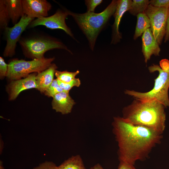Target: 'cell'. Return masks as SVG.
<instances>
[{
	"label": "cell",
	"mask_w": 169,
	"mask_h": 169,
	"mask_svg": "<svg viewBox=\"0 0 169 169\" xmlns=\"http://www.w3.org/2000/svg\"><path fill=\"white\" fill-rule=\"evenodd\" d=\"M112 125L118 143L119 160L131 165L145 160L162 138V134L157 131L133 124L122 117H114Z\"/></svg>",
	"instance_id": "1"
},
{
	"label": "cell",
	"mask_w": 169,
	"mask_h": 169,
	"mask_svg": "<svg viewBox=\"0 0 169 169\" xmlns=\"http://www.w3.org/2000/svg\"><path fill=\"white\" fill-rule=\"evenodd\" d=\"M165 107L156 100L135 99L124 108L122 117L133 124L146 127L162 134L166 126Z\"/></svg>",
	"instance_id": "2"
},
{
	"label": "cell",
	"mask_w": 169,
	"mask_h": 169,
	"mask_svg": "<svg viewBox=\"0 0 169 169\" xmlns=\"http://www.w3.org/2000/svg\"><path fill=\"white\" fill-rule=\"evenodd\" d=\"M117 1L113 0L104 10L99 13L86 12L79 13L68 10L69 15L72 16L86 36L90 49L92 50L93 51L94 49L99 33L115 13Z\"/></svg>",
	"instance_id": "3"
},
{
	"label": "cell",
	"mask_w": 169,
	"mask_h": 169,
	"mask_svg": "<svg viewBox=\"0 0 169 169\" xmlns=\"http://www.w3.org/2000/svg\"><path fill=\"white\" fill-rule=\"evenodd\" d=\"M18 42L24 55L32 59H44L46 52L55 49H64L72 53L59 39L48 35L36 34L21 37Z\"/></svg>",
	"instance_id": "4"
},
{
	"label": "cell",
	"mask_w": 169,
	"mask_h": 169,
	"mask_svg": "<svg viewBox=\"0 0 169 169\" xmlns=\"http://www.w3.org/2000/svg\"><path fill=\"white\" fill-rule=\"evenodd\" d=\"M148 70L151 73L155 71H158L159 73L158 76L155 79L153 89L145 92L126 90L125 91V94L140 100H156L165 107H169V72L164 71L158 65L154 64L148 67Z\"/></svg>",
	"instance_id": "5"
},
{
	"label": "cell",
	"mask_w": 169,
	"mask_h": 169,
	"mask_svg": "<svg viewBox=\"0 0 169 169\" xmlns=\"http://www.w3.org/2000/svg\"><path fill=\"white\" fill-rule=\"evenodd\" d=\"M55 58L35 59L30 61L13 59L9 61L6 77L13 80L25 78L32 73L41 72L48 68Z\"/></svg>",
	"instance_id": "6"
},
{
	"label": "cell",
	"mask_w": 169,
	"mask_h": 169,
	"mask_svg": "<svg viewBox=\"0 0 169 169\" xmlns=\"http://www.w3.org/2000/svg\"><path fill=\"white\" fill-rule=\"evenodd\" d=\"M168 8H157L149 4L145 11L150 23L153 35L159 45L166 33Z\"/></svg>",
	"instance_id": "7"
},
{
	"label": "cell",
	"mask_w": 169,
	"mask_h": 169,
	"mask_svg": "<svg viewBox=\"0 0 169 169\" xmlns=\"http://www.w3.org/2000/svg\"><path fill=\"white\" fill-rule=\"evenodd\" d=\"M34 19L24 15L13 27L8 26L4 29V36L6 40V44L3 53L4 57H12L15 54L17 44L21 34Z\"/></svg>",
	"instance_id": "8"
},
{
	"label": "cell",
	"mask_w": 169,
	"mask_h": 169,
	"mask_svg": "<svg viewBox=\"0 0 169 169\" xmlns=\"http://www.w3.org/2000/svg\"><path fill=\"white\" fill-rule=\"evenodd\" d=\"M58 9L55 13L50 16L36 18L29 24L28 28H33L38 25H44L52 29H60L77 41L71 29L67 25L65 19L69 15L68 9L63 7Z\"/></svg>",
	"instance_id": "9"
},
{
	"label": "cell",
	"mask_w": 169,
	"mask_h": 169,
	"mask_svg": "<svg viewBox=\"0 0 169 169\" xmlns=\"http://www.w3.org/2000/svg\"><path fill=\"white\" fill-rule=\"evenodd\" d=\"M24 15L35 18L47 17L52 8L51 3L46 0H22Z\"/></svg>",
	"instance_id": "10"
},
{
	"label": "cell",
	"mask_w": 169,
	"mask_h": 169,
	"mask_svg": "<svg viewBox=\"0 0 169 169\" xmlns=\"http://www.w3.org/2000/svg\"><path fill=\"white\" fill-rule=\"evenodd\" d=\"M36 73H33L23 79L12 80L7 88L9 100L15 99L20 93L23 90L32 88L37 89L36 81Z\"/></svg>",
	"instance_id": "11"
},
{
	"label": "cell",
	"mask_w": 169,
	"mask_h": 169,
	"mask_svg": "<svg viewBox=\"0 0 169 169\" xmlns=\"http://www.w3.org/2000/svg\"><path fill=\"white\" fill-rule=\"evenodd\" d=\"M131 0H118L115 12L113 16L114 22L112 26L111 44H116L122 38L121 33L119 30L121 20L124 14L130 9Z\"/></svg>",
	"instance_id": "12"
},
{
	"label": "cell",
	"mask_w": 169,
	"mask_h": 169,
	"mask_svg": "<svg viewBox=\"0 0 169 169\" xmlns=\"http://www.w3.org/2000/svg\"><path fill=\"white\" fill-rule=\"evenodd\" d=\"M142 52L144 57L145 62L147 63L153 55L159 56L161 49L159 45L155 39L150 28L147 29L142 35Z\"/></svg>",
	"instance_id": "13"
},
{
	"label": "cell",
	"mask_w": 169,
	"mask_h": 169,
	"mask_svg": "<svg viewBox=\"0 0 169 169\" xmlns=\"http://www.w3.org/2000/svg\"><path fill=\"white\" fill-rule=\"evenodd\" d=\"M52 102L53 109L63 115L70 113L75 103L69 95V92L63 91L55 95Z\"/></svg>",
	"instance_id": "14"
},
{
	"label": "cell",
	"mask_w": 169,
	"mask_h": 169,
	"mask_svg": "<svg viewBox=\"0 0 169 169\" xmlns=\"http://www.w3.org/2000/svg\"><path fill=\"white\" fill-rule=\"evenodd\" d=\"M57 68L55 64H52L48 68L37 74L36 81L37 89L41 93H44L52 82Z\"/></svg>",
	"instance_id": "15"
},
{
	"label": "cell",
	"mask_w": 169,
	"mask_h": 169,
	"mask_svg": "<svg viewBox=\"0 0 169 169\" xmlns=\"http://www.w3.org/2000/svg\"><path fill=\"white\" fill-rule=\"evenodd\" d=\"M5 0L10 19L14 25L24 15L22 0Z\"/></svg>",
	"instance_id": "16"
},
{
	"label": "cell",
	"mask_w": 169,
	"mask_h": 169,
	"mask_svg": "<svg viewBox=\"0 0 169 169\" xmlns=\"http://www.w3.org/2000/svg\"><path fill=\"white\" fill-rule=\"evenodd\" d=\"M136 17L137 23L133 36L134 40L142 35L146 30L151 28L149 19L145 12L139 13Z\"/></svg>",
	"instance_id": "17"
},
{
	"label": "cell",
	"mask_w": 169,
	"mask_h": 169,
	"mask_svg": "<svg viewBox=\"0 0 169 169\" xmlns=\"http://www.w3.org/2000/svg\"><path fill=\"white\" fill-rule=\"evenodd\" d=\"M58 169H86L79 155L73 156L58 166Z\"/></svg>",
	"instance_id": "18"
},
{
	"label": "cell",
	"mask_w": 169,
	"mask_h": 169,
	"mask_svg": "<svg viewBox=\"0 0 169 169\" xmlns=\"http://www.w3.org/2000/svg\"><path fill=\"white\" fill-rule=\"evenodd\" d=\"M149 4L148 0H133L128 11L131 14L136 16L140 13L144 12Z\"/></svg>",
	"instance_id": "19"
},
{
	"label": "cell",
	"mask_w": 169,
	"mask_h": 169,
	"mask_svg": "<svg viewBox=\"0 0 169 169\" xmlns=\"http://www.w3.org/2000/svg\"><path fill=\"white\" fill-rule=\"evenodd\" d=\"M5 0H0V28L3 30L10 20Z\"/></svg>",
	"instance_id": "20"
},
{
	"label": "cell",
	"mask_w": 169,
	"mask_h": 169,
	"mask_svg": "<svg viewBox=\"0 0 169 169\" xmlns=\"http://www.w3.org/2000/svg\"><path fill=\"white\" fill-rule=\"evenodd\" d=\"M78 70L74 72H70L67 71H60L56 70L55 75L57 79L60 81L65 83L69 82L75 78V76L79 74Z\"/></svg>",
	"instance_id": "21"
},
{
	"label": "cell",
	"mask_w": 169,
	"mask_h": 169,
	"mask_svg": "<svg viewBox=\"0 0 169 169\" xmlns=\"http://www.w3.org/2000/svg\"><path fill=\"white\" fill-rule=\"evenodd\" d=\"M63 91H64L59 86L56 79L53 80L44 93L49 97H53L55 95Z\"/></svg>",
	"instance_id": "22"
},
{
	"label": "cell",
	"mask_w": 169,
	"mask_h": 169,
	"mask_svg": "<svg viewBox=\"0 0 169 169\" xmlns=\"http://www.w3.org/2000/svg\"><path fill=\"white\" fill-rule=\"evenodd\" d=\"M57 79L60 87L64 91L66 92H69V91L74 86L79 87L81 84L79 78H75L71 82L67 83H63Z\"/></svg>",
	"instance_id": "23"
},
{
	"label": "cell",
	"mask_w": 169,
	"mask_h": 169,
	"mask_svg": "<svg viewBox=\"0 0 169 169\" xmlns=\"http://www.w3.org/2000/svg\"><path fill=\"white\" fill-rule=\"evenodd\" d=\"M103 2L102 0H85V4L87 7V12H95L96 7Z\"/></svg>",
	"instance_id": "24"
},
{
	"label": "cell",
	"mask_w": 169,
	"mask_h": 169,
	"mask_svg": "<svg viewBox=\"0 0 169 169\" xmlns=\"http://www.w3.org/2000/svg\"><path fill=\"white\" fill-rule=\"evenodd\" d=\"M150 4L157 8H169V0H149Z\"/></svg>",
	"instance_id": "25"
},
{
	"label": "cell",
	"mask_w": 169,
	"mask_h": 169,
	"mask_svg": "<svg viewBox=\"0 0 169 169\" xmlns=\"http://www.w3.org/2000/svg\"><path fill=\"white\" fill-rule=\"evenodd\" d=\"M33 169H58V166L52 161H45Z\"/></svg>",
	"instance_id": "26"
},
{
	"label": "cell",
	"mask_w": 169,
	"mask_h": 169,
	"mask_svg": "<svg viewBox=\"0 0 169 169\" xmlns=\"http://www.w3.org/2000/svg\"><path fill=\"white\" fill-rule=\"evenodd\" d=\"M8 64L5 62L3 59L0 57V77L2 79L6 76L8 70Z\"/></svg>",
	"instance_id": "27"
},
{
	"label": "cell",
	"mask_w": 169,
	"mask_h": 169,
	"mask_svg": "<svg viewBox=\"0 0 169 169\" xmlns=\"http://www.w3.org/2000/svg\"><path fill=\"white\" fill-rule=\"evenodd\" d=\"M160 66L164 71L169 72V60L168 59H164L161 60Z\"/></svg>",
	"instance_id": "28"
},
{
	"label": "cell",
	"mask_w": 169,
	"mask_h": 169,
	"mask_svg": "<svg viewBox=\"0 0 169 169\" xmlns=\"http://www.w3.org/2000/svg\"><path fill=\"white\" fill-rule=\"evenodd\" d=\"M118 169H136L134 165L120 161Z\"/></svg>",
	"instance_id": "29"
},
{
	"label": "cell",
	"mask_w": 169,
	"mask_h": 169,
	"mask_svg": "<svg viewBox=\"0 0 169 169\" xmlns=\"http://www.w3.org/2000/svg\"><path fill=\"white\" fill-rule=\"evenodd\" d=\"M164 39V42H166L169 40V8L167 19L166 29Z\"/></svg>",
	"instance_id": "30"
},
{
	"label": "cell",
	"mask_w": 169,
	"mask_h": 169,
	"mask_svg": "<svg viewBox=\"0 0 169 169\" xmlns=\"http://www.w3.org/2000/svg\"><path fill=\"white\" fill-rule=\"evenodd\" d=\"M90 169H104L102 166L99 163H98L93 166L91 167Z\"/></svg>",
	"instance_id": "31"
},
{
	"label": "cell",
	"mask_w": 169,
	"mask_h": 169,
	"mask_svg": "<svg viewBox=\"0 0 169 169\" xmlns=\"http://www.w3.org/2000/svg\"><path fill=\"white\" fill-rule=\"evenodd\" d=\"M168 169H169V168Z\"/></svg>",
	"instance_id": "32"
}]
</instances>
